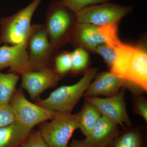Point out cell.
<instances>
[{
    "mask_svg": "<svg viewBox=\"0 0 147 147\" xmlns=\"http://www.w3.org/2000/svg\"><path fill=\"white\" fill-rule=\"evenodd\" d=\"M116 59L110 71L147 91V55L139 46L121 42L114 49Z\"/></svg>",
    "mask_w": 147,
    "mask_h": 147,
    "instance_id": "1",
    "label": "cell"
},
{
    "mask_svg": "<svg viewBox=\"0 0 147 147\" xmlns=\"http://www.w3.org/2000/svg\"><path fill=\"white\" fill-rule=\"evenodd\" d=\"M98 71L96 68L87 69L83 77L77 83L59 87L46 98L37 99L36 103L54 112L71 113L95 77Z\"/></svg>",
    "mask_w": 147,
    "mask_h": 147,
    "instance_id": "2",
    "label": "cell"
},
{
    "mask_svg": "<svg viewBox=\"0 0 147 147\" xmlns=\"http://www.w3.org/2000/svg\"><path fill=\"white\" fill-rule=\"evenodd\" d=\"M76 22V13L60 0H54L50 3L44 26L55 53L68 42Z\"/></svg>",
    "mask_w": 147,
    "mask_h": 147,
    "instance_id": "3",
    "label": "cell"
},
{
    "mask_svg": "<svg viewBox=\"0 0 147 147\" xmlns=\"http://www.w3.org/2000/svg\"><path fill=\"white\" fill-rule=\"evenodd\" d=\"M42 0H33L16 13L0 19V44L16 45L22 42L32 25V19Z\"/></svg>",
    "mask_w": 147,
    "mask_h": 147,
    "instance_id": "4",
    "label": "cell"
},
{
    "mask_svg": "<svg viewBox=\"0 0 147 147\" xmlns=\"http://www.w3.org/2000/svg\"><path fill=\"white\" fill-rule=\"evenodd\" d=\"M77 129V113H59L50 122L41 125L38 131L47 147H68L69 142Z\"/></svg>",
    "mask_w": 147,
    "mask_h": 147,
    "instance_id": "5",
    "label": "cell"
},
{
    "mask_svg": "<svg viewBox=\"0 0 147 147\" xmlns=\"http://www.w3.org/2000/svg\"><path fill=\"white\" fill-rule=\"evenodd\" d=\"M9 104L16 121L31 130L37 125L52 119L59 113L31 102L27 99L21 88L16 89Z\"/></svg>",
    "mask_w": 147,
    "mask_h": 147,
    "instance_id": "6",
    "label": "cell"
},
{
    "mask_svg": "<svg viewBox=\"0 0 147 147\" xmlns=\"http://www.w3.org/2000/svg\"><path fill=\"white\" fill-rule=\"evenodd\" d=\"M27 51L32 71L51 67L55 52L51 46L44 25H32Z\"/></svg>",
    "mask_w": 147,
    "mask_h": 147,
    "instance_id": "7",
    "label": "cell"
},
{
    "mask_svg": "<svg viewBox=\"0 0 147 147\" xmlns=\"http://www.w3.org/2000/svg\"><path fill=\"white\" fill-rule=\"evenodd\" d=\"M132 9L131 7L108 2L90 5L76 13V21L98 26L119 23Z\"/></svg>",
    "mask_w": 147,
    "mask_h": 147,
    "instance_id": "8",
    "label": "cell"
},
{
    "mask_svg": "<svg viewBox=\"0 0 147 147\" xmlns=\"http://www.w3.org/2000/svg\"><path fill=\"white\" fill-rule=\"evenodd\" d=\"M94 78L84 93V97H110L117 94L123 88L128 89L133 94H142L145 92L111 71H103Z\"/></svg>",
    "mask_w": 147,
    "mask_h": 147,
    "instance_id": "9",
    "label": "cell"
},
{
    "mask_svg": "<svg viewBox=\"0 0 147 147\" xmlns=\"http://www.w3.org/2000/svg\"><path fill=\"white\" fill-rule=\"evenodd\" d=\"M125 88H123L117 94L110 97H85V100L94 105L102 115L115 122L123 129L132 127L125 101Z\"/></svg>",
    "mask_w": 147,
    "mask_h": 147,
    "instance_id": "10",
    "label": "cell"
},
{
    "mask_svg": "<svg viewBox=\"0 0 147 147\" xmlns=\"http://www.w3.org/2000/svg\"><path fill=\"white\" fill-rule=\"evenodd\" d=\"M31 31V27L20 43L11 46L4 45L0 46V70L9 68V72L18 74L32 71L27 51Z\"/></svg>",
    "mask_w": 147,
    "mask_h": 147,
    "instance_id": "11",
    "label": "cell"
},
{
    "mask_svg": "<svg viewBox=\"0 0 147 147\" xmlns=\"http://www.w3.org/2000/svg\"><path fill=\"white\" fill-rule=\"evenodd\" d=\"M21 75V88L28 92L33 100L39 99L40 95L46 90L56 87L62 78L52 67L28 71Z\"/></svg>",
    "mask_w": 147,
    "mask_h": 147,
    "instance_id": "12",
    "label": "cell"
},
{
    "mask_svg": "<svg viewBox=\"0 0 147 147\" xmlns=\"http://www.w3.org/2000/svg\"><path fill=\"white\" fill-rule=\"evenodd\" d=\"M68 42L76 47L95 53L98 45L105 43L98 26L88 23L76 22L71 31Z\"/></svg>",
    "mask_w": 147,
    "mask_h": 147,
    "instance_id": "13",
    "label": "cell"
},
{
    "mask_svg": "<svg viewBox=\"0 0 147 147\" xmlns=\"http://www.w3.org/2000/svg\"><path fill=\"white\" fill-rule=\"evenodd\" d=\"M120 131L117 123L102 115L83 142L89 147H105Z\"/></svg>",
    "mask_w": 147,
    "mask_h": 147,
    "instance_id": "14",
    "label": "cell"
},
{
    "mask_svg": "<svg viewBox=\"0 0 147 147\" xmlns=\"http://www.w3.org/2000/svg\"><path fill=\"white\" fill-rule=\"evenodd\" d=\"M105 147H147V126L123 129Z\"/></svg>",
    "mask_w": 147,
    "mask_h": 147,
    "instance_id": "15",
    "label": "cell"
},
{
    "mask_svg": "<svg viewBox=\"0 0 147 147\" xmlns=\"http://www.w3.org/2000/svg\"><path fill=\"white\" fill-rule=\"evenodd\" d=\"M32 130L18 121L0 128V147H15L29 137Z\"/></svg>",
    "mask_w": 147,
    "mask_h": 147,
    "instance_id": "16",
    "label": "cell"
},
{
    "mask_svg": "<svg viewBox=\"0 0 147 147\" xmlns=\"http://www.w3.org/2000/svg\"><path fill=\"white\" fill-rule=\"evenodd\" d=\"M77 114L79 129L86 137L90 134L102 115L94 105L86 100L82 110Z\"/></svg>",
    "mask_w": 147,
    "mask_h": 147,
    "instance_id": "17",
    "label": "cell"
},
{
    "mask_svg": "<svg viewBox=\"0 0 147 147\" xmlns=\"http://www.w3.org/2000/svg\"><path fill=\"white\" fill-rule=\"evenodd\" d=\"M17 74L0 72V105L8 104L19 80Z\"/></svg>",
    "mask_w": 147,
    "mask_h": 147,
    "instance_id": "18",
    "label": "cell"
},
{
    "mask_svg": "<svg viewBox=\"0 0 147 147\" xmlns=\"http://www.w3.org/2000/svg\"><path fill=\"white\" fill-rule=\"evenodd\" d=\"M71 55L72 63L71 73L76 74L87 68L89 57L86 50L82 47H76L71 53Z\"/></svg>",
    "mask_w": 147,
    "mask_h": 147,
    "instance_id": "19",
    "label": "cell"
},
{
    "mask_svg": "<svg viewBox=\"0 0 147 147\" xmlns=\"http://www.w3.org/2000/svg\"><path fill=\"white\" fill-rule=\"evenodd\" d=\"M53 64L54 69L61 77L70 72L72 66L71 53L63 51L55 55Z\"/></svg>",
    "mask_w": 147,
    "mask_h": 147,
    "instance_id": "20",
    "label": "cell"
},
{
    "mask_svg": "<svg viewBox=\"0 0 147 147\" xmlns=\"http://www.w3.org/2000/svg\"><path fill=\"white\" fill-rule=\"evenodd\" d=\"M118 23L98 26V31L104 40L105 44L114 49L121 42L117 34Z\"/></svg>",
    "mask_w": 147,
    "mask_h": 147,
    "instance_id": "21",
    "label": "cell"
},
{
    "mask_svg": "<svg viewBox=\"0 0 147 147\" xmlns=\"http://www.w3.org/2000/svg\"><path fill=\"white\" fill-rule=\"evenodd\" d=\"M62 3L75 13L83 9L98 3L109 2L110 0H60Z\"/></svg>",
    "mask_w": 147,
    "mask_h": 147,
    "instance_id": "22",
    "label": "cell"
},
{
    "mask_svg": "<svg viewBox=\"0 0 147 147\" xmlns=\"http://www.w3.org/2000/svg\"><path fill=\"white\" fill-rule=\"evenodd\" d=\"M132 110L134 114L142 117L147 122V100L142 94H133Z\"/></svg>",
    "mask_w": 147,
    "mask_h": 147,
    "instance_id": "23",
    "label": "cell"
},
{
    "mask_svg": "<svg viewBox=\"0 0 147 147\" xmlns=\"http://www.w3.org/2000/svg\"><path fill=\"white\" fill-rule=\"evenodd\" d=\"M15 147H48L38 131H33L24 142Z\"/></svg>",
    "mask_w": 147,
    "mask_h": 147,
    "instance_id": "24",
    "label": "cell"
},
{
    "mask_svg": "<svg viewBox=\"0 0 147 147\" xmlns=\"http://www.w3.org/2000/svg\"><path fill=\"white\" fill-rule=\"evenodd\" d=\"M95 53L99 54L102 57L110 69L114 65L116 59L115 50L104 43L98 45L96 47Z\"/></svg>",
    "mask_w": 147,
    "mask_h": 147,
    "instance_id": "25",
    "label": "cell"
},
{
    "mask_svg": "<svg viewBox=\"0 0 147 147\" xmlns=\"http://www.w3.org/2000/svg\"><path fill=\"white\" fill-rule=\"evenodd\" d=\"M16 121V117L9 104L0 105V128Z\"/></svg>",
    "mask_w": 147,
    "mask_h": 147,
    "instance_id": "26",
    "label": "cell"
},
{
    "mask_svg": "<svg viewBox=\"0 0 147 147\" xmlns=\"http://www.w3.org/2000/svg\"><path fill=\"white\" fill-rule=\"evenodd\" d=\"M68 147H89L84 144L83 140L73 139Z\"/></svg>",
    "mask_w": 147,
    "mask_h": 147,
    "instance_id": "27",
    "label": "cell"
}]
</instances>
